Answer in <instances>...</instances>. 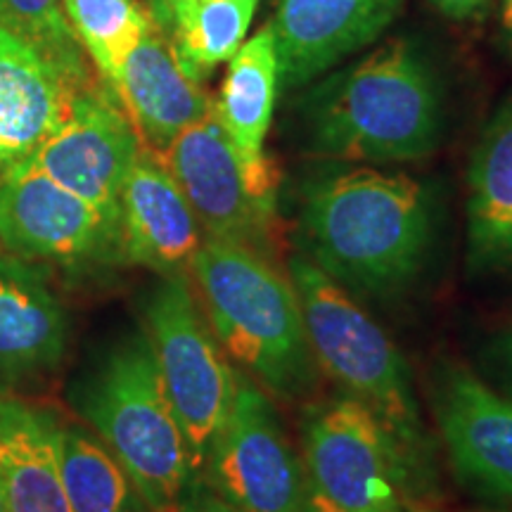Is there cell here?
Returning a JSON list of instances; mask_svg holds the SVG:
<instances>
[{"label": "cell", "instance_id": "1", "mask_svg": "<svg viewBox=\"0 0 512 512\" xmlns=\"http://www.w3.org/2000/svg\"><path fill=\"white\" fill-rule=\"evenodd\" d=\"M299 228L306 259L337 285L387 297L422 271L432 204L425 185L413 178L358 166L306 188Z\"/></svg>", "mask_w": 512, "mask_h": 512}, {"label": "cell", "instance_id": "2", "mask_svg": "<svg viewBox=\"0 0 512 512\" xmlns=\"http://www.w3.org/2000/svg\"><path fill=\"white\" fill-rule=\"evenodd\" d=\"M309 143L342 162H415L441 136V93L411 41H389L320 81L304 102Z\"/></svg>", "mask_w": 512, "mask_h": 512}, {"label": "cell", "instance_id": "3", "mask_svg": "<svg viewBox=\"0 0 512 512\" xmlns=\"http://www.w3.org/2000/svg\"><path fill=\"white\" fill-rule=\"evenodd\" d=\"M195 297L211 330L256 384L299 399L318 384L299 294L271 256L235 242L204 238L190 266Z\"/></svg>", "mask_w": 512, "mask_h": 512}, {"label": "cell", "instance_id": "4", "mask_svg": "<svg viewBox=\"0 0 512 512\" xmlns=\"http://www.w3.org/2000/svg\"><path fill=\"white\" fill-rule=\"evenodd\" d=\"M74 408L98 432L152 512L174 503L195 479L145 330L107 351L76 387Z\"/></svg>", "mask_w": 512, "mask_h": 512}, {"label": "cell", "instance_id": "5", "mask_svg": "<svg viewBox=\"0 0 512 512\" xmlns=\"http://www.w3.org/2000/svg\"><path fill=\"white\" fill-rule=\"evenodd\" d=\"M290 278L302 304L306 335L318 368L344 394L361 401L399 441L411 465L420 467L427 437L406 361L380 325L354 297L311 259H290Z\"/></svg>", "mask_w": 512, "mask_h": 512}, {"label": "cell", "instance_id": "6", "mask_svg": "<svg viewBox=\"0 0 512 512\" xmlns=\"http://www.w3.org/2000/svg\"><path fill=\"white\" fill-rule=\"evenodd\" d=\"M143 313L145 335L188 446L192 475L200 477L233 408L240 373L230 368L188 273L162 275L147 294Z\"/></svg>", "mask_w": 512, "mask_h": 512}, {"label": "cell", "instance_id": "7", "mask_svg": "<svg viewBox=\"0 0 512 512\" xmlns=\"http://www.w3.org/2000/svg\"><path fill=\"white\" fill-rule=\"evenodd\" d=\"M311 489L344 512H408V460L387 425L342 394L311 406L302 427Z\"/></svg>", "mask_w": 512, "mask_h": 512}, {"label": "cell", "instance_id": "8", "mask_svg": "<svg viewBox=\"0 0 512 512\" xmlns=\"http://www.w3.org/2000/svg\"><path fill=\"white\" fill-rule=\"evenodd\" d=\"M188 200L204 238L271 256L278 176L254 174L214 114L185 128L159 155Z\"/></svg>", "mask_w": 512, "mask_h": 512}, {"label": "cell", "instance_id": "9", "mask_svg": "<svg viewBox=\"0 0 512 512\" xmlns=\"http://www.w3.org/2000/svg\"><path fill=\"white\" fill-rule=\"evenodd\" d=\"M200 475L240 512H302L311 482L266 389L238 375L235 401Z\"/></svg>", "mask_w": 512, "mask_h": 512}, {"label": "cell", "instance_id": "10", "mask_svg": "<svg viewBox=\"0 0 512 512\" xmlns=\"http://www.w3.org/2000/svg\"><path fill=\"white\" fill-rule=\"evenodd\" d=\"M0 245L19 261H119L117 223L31 162L0 176Z\"/></svg>", "mask_w": 512, "mask_h": 512}, {"label": "cell", "instance_id": "11", "mask_svg": "<svg viewBox=\"0 0 512 512\" xmlns=\"http://www.w3.org/2000/svg\"><path fill=\"white\" fill-rule=\"evenodd\" d=\"M143 147L112 88L93 83L27 162L117 223L121 188Z\"/></svg>", "mask_w": 512, "mask_h": 512}, {"label": "cell", "instance_id": "12", "mask_svg": "<svg viewBox=\"0 0 512 512\" xmlns=\"http://www.w3.org/2000/svg\"><path fill=\"white\" fill-rule=\"evenodd\" d=\"M91 86L88 72L64 67L0 27V176L27 162Z\"/></svg>", "mask_w": 512, "mask_h": 512}, {"label": "cell", "instance_id": "13", "mask_svg": "<svg viewBox=\"0 0 512 512\" xmlns=\"http://www.w3.org/2000/svg\"><path fill=\"white\" fill-rule=\"evenodd\" d=\"M119 261L159 275L188 273L204 233L157 152L143 147L119 197Z\"/></svg>", "mask_w": 512, "mask_h": 512}, {"label": "cell", "instance_id": "14", "mask_svg": "<svg viewBox=\"0 0 512 512\" xmlns=\"http://www.w3.org/2000/svg\"><path fill=\"white\" fill-rule=\"evenodd\" d=\"M437 418L456 475L512 503V399L470 370L448 368L437 384Z\"/></svg>", "mask_w": 512, "mask_h": 512}, {"label": "cell", "instance_id": "15", "mask_svg": "<svg viewBox=\"0 0 512 512\" xmlns=\"http://www.w3.org/2000/svg\"><path fill=\"white\" fill-rule=\"evenodd\" d=\"M403 0H280L273 31L280 81L302 86L358 53L399 15Z\"/></svg>", "mask_w": 512, "mask_h": 512}, {"label": "cell", "instance_id": "16", "mask_svg": "<svg viewBox=\"0 0 512 512\" xmlns=\"http://www.w3.org/2000/svg\"><path fill=\"white\" fill-rule=\"evenodd\" d=\"M121 107L147 150L162 152L185 128L207 117L211 102L178 67L169 41L152 29L126 57L117 79L110 83Z\"/></svg>", "mask_w": 512, "mask_h": 512}, {"label": "cell", "instance_id": "17", "mask_svg": "<svg viewBox=\"0 0 512 512\" xmlns=\"http://www.w3.org/2000/svg\"><path fill=\"white\" fill-rule=\"evenodd\" d=\"M62 422L17 396H0V479L10 512H72L60 470Z\"/></svg>", "mask_w": 512, "mask_h": 512}, {"label": "cell", "instance_id": "18", "mask_svg": "<svg viewBox=\"0 0 512 512\" xmlns=\"http://www.w3.org/2000/svg\"><path fill=\"white\" fill-rule=\"evenodd\" d=\"M467 183V264L501 273L512 266V98L486 124Z\"/></svg>", "mask_w": 512, "mask_h": 512}, {"label": "cell", "instance_id": "19", "mask_svg": "<svg viewBox=\"0 0 512 512\" xmlns=\"http://www.w3.org/2000/svg\"><path fill=\"white\" fill-rule=\"evenodd\" d=\"M67 313L43 278L0 259V382L53 368L67 347Z\"/></svg>", "mask_w": 512, "mask_h": 512}, {"label": "cell", "instance_id": "20", "mask_svg": "<svg viewBox=\"0 0 512 512\" xmlns=\"http://www.w3.org/2000/svg\"><path fill=\"white\" fill-rule=\"evenodd\" d=\"M278 86V53L273 31L266 24L230 57L219 100L214 102L216 119L228 133L240 159L261 176H275L264 143L273 119Z\"/></svg>", "mask_w": 512, "mask_h": 512}, {"label": "cell", "instance_id": "21", "mask_svg": "<svg viewBox=\"0 0 512 512\" xmlns=\"http://www.w3.org/2000/svg\"><path fill=\"white\" fill-rule=\"evenodd\" d=\"M256 8L259 0H183L159 34L169 41L185 76L204 83L245 43Z\"/></svg>", "mask_w": 512, "mask_h": 512}, {"label": "cell", "instance_id": "22", "mask_svg": "<svg viewBox=\"0 0 512 512\" xmlns=\"http://www.w3.org/2000/svg\"><path fill=\"white\" fill-rule=\"evenodd\" d=\"M60 470L72 512H128L131 482L110 448L93 434L62 425Z\"/></svg>", "mask_w": 512, "mask_h": 512}, {"label": "cell", "instance_id": "23", "mask_svg": "<svg viewBox=\"0 0 512 512\" xmlns=\"http://www.w3.org/2000/svg\"><path fill=\"white\" fill-rule=\"evenodd\" d=\"M62 8L83 53L95 62L107 86L117 79L126 57L155 29L136 0H62Z\"/></svg>", "mask_w": 512, "mask_h": 512}, {"label": "cell", "instance_id": "24", "mask_svg": "<svg viewBox=\"0 0 512 512\" xmlns=\"http://www.w3.org/2000/svg\"><path fill=\"white\" fill-rule=\"evenodd\" d=\"M0 27L34 43L64 67L88 72L83 48L64 15L62 0H0Z\"/></svg>", "mask_w": 512, "mask_h": 512}, {"label": "cell", "instance_id": "25", "mask_svg": "<svg viewBox=\"0 0 512 512\" xmlns=\"http://www.w3.org/2000/svg\"><path fill=\"white\" fill-rule=\"evenodd\" d=\"M155 512H240L233 505L223 501L221 496H216L202 479H192L188 489L176 498L174 503H169L166 508H159Z\"/></svg>", "mask_w": 512, "mask_h": 512}, {"label": "cell", "instance_id": "26", "mask_svg": "<svg viewBox=\"0 0 512 512\" xmlns=\"http://www.w3.org/2000/svg\"><path fill=\"white\" fill-rule=\"evenodd\" d=\"M489 354L496 375L501 377L505 389L512 394V323H508L501 332H498L494 342H491Z\"/></svg>", "mask_w": 512, "mask_h": 512}, {"label": "cell", "instance_id": "27", "mask_svg": "<svg viewBox=\"0 0 512 512\" xmlns=\"http://www.w3.org/2000/svg\"><path fill=\"white\" fill-rule=\"evenodd\" d=\"M432 5L444 12L446 17L472 19L484 15L486 8H489V0H432Z\"/></svg>", "mask_w": 512, "mask_h": 512}, {"label": "cell", "instance_id": "28", "mask_svg": "<svg viewBox=\"0 0 512 512\" xmlns=\"http://www.w3.org/2000/svg\"><path fill=\"white\" fill-rule=\"evenodd\" d=\"M178 3H183V0H147V15H150L157 31L169 27L171 15H174Z\"/></svg>", "mask_w": 512, "mask_h": 512}, {"label": "cell", "instance_id": "29", "mask_svg": "<svg viewBox=\"0 0 512 512\" xmlns=\"http://www.w3.org/2000/svg\"><path fill=\"white\" fill-rule=\"evenodd\" d=\"M302 512H344V510H339L337 505H332L328 498L320 496L318 491L309 489V496H306V503H304Z\"/></svg>", "mask_w": 512, "mask_h": 512}, {"label": "cell", "instance_id": "30", "mask_svg": "<svg viewBox=\"0 0 512 512\" xmlns=\"http://www.w3.org/2000/svg\"><path fill=\"white\" fill-rule=\"evenodd\" d=\"M503 27L512 36V0H503Z\"/></svg>", "mask_w": 512, "mask_h": 512}, {"label": "cell", "instance_id": "31", "mask_svg": "<svg viewBox=\"0 0 512 512\" xmlns=\"http://www.w3.org/2000/svg\"><path fill=\"white\" fill-rule=\"evenodd\" d=\"M0 512H10V508H8V496H5L3 479H0Z\"/></svg>", "mask_w": 512, "mask_h": 512}]
</instances>
